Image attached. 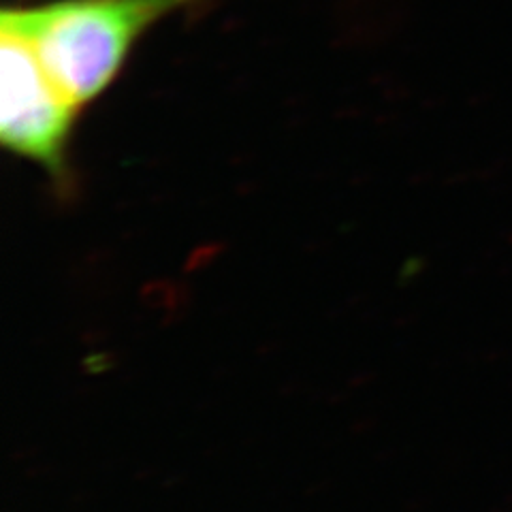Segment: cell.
<instances>
[{"label":"cell","instance_id":"6da1fadb","mask_svg":"<svg viewBox=\"0 0 512 512\" xmlns=\"http://www.w3.org/2000/svg\"><path fill=\"white\" fill-rule=\"evenodd\" d=\"M201 0H47L11 5L0 26L24 37L64 94L84 109L114 84L146 32Z\"/></svg>","mask_w":512,"mask_h":512},{"label":"cell","instance_id":"7a4b0ae2","mask_svg":"<svg viewBox=\"0 0 512 512\" xmlns=\"http://www.w3.org/2000/svg\"><path fill=\"white\" fill-rule=\"evenodd\" d=\"M79 109L43 67L32 45L0 26V141L37 163L52 182H71L69 141Z\"/></svg>","mask_w":512,"mask_h":512}]
</instances>
